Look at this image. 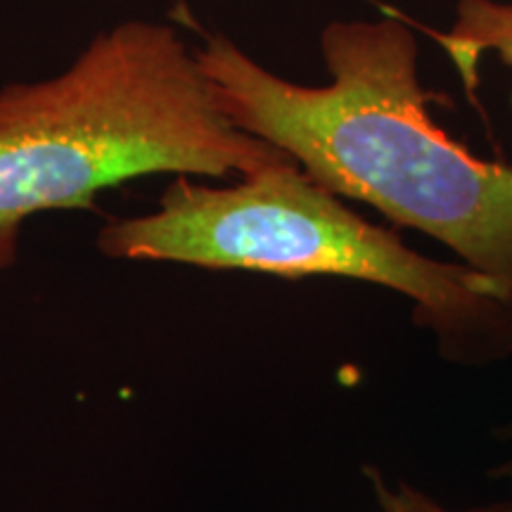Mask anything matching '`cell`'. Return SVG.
Instances as JSON below:
<instances>
[{
    "mask_svg": "<svg viewBox=\"0 0 512 512\" xmlns=\"http://www.w3.org/2000/svg\"><path fill=\"white\" fill-rule=\"evenodd\" d=\"M366 477L380 512H512V501H494L470 508H448L446 503L418 489L406 479L389 482L377 467H366Z\"/></svg>",
    "mask_w": 512,
    "mask_h": 512,
    "instance_id": "cell-5",
    "label": "cell"
},
{
    "mask_svg": "<svg viewBox=\"0 0 512 512\" xmlns=\"http://www.w3.org/2000/svg\"><path fill=\"white\" fill-rule=\"evenodd\" d=\"M95 247L107 259L373 283L413 304L415 325L453 366L489 368L512 358V309L486 275L418 254L294 159L223 188L176 176L155 211L110 219Z\"/></svg>",
    "mask_w": 512,
    "mask_h": 512,
    "instance_id": "cell-3",
    "label": "cell"
},
{
    "mask_svg": "<svg viewBox=\"0 0 512 512\" xmlns=\"http://www.w3.org/2000/svg\"><path fill=\"white\" fill-rule=\"evenodd\" d=\"M328 86L268 72L226 36L197 50L221 110L339 197L415 228L486 275L512 309V166L486 162L434 124L418 43L396 19L332 22Z\"/></svg>",
    "mask_w": 512,
    "mask_h": 512,
    "instance_id": "cell-1",
    "label": "cell"
},
{
    "mask_svg": "<svg viewBox=\"0 0 512 512\" xmlns=\"http://www.w3.org/2000/svg\"><path fill=\"white\" fill-rule=\"evenodd\" d=\"M285 159L226 117L174 27L126 19L64 72L0 88V273L31 216L98 211L102 190L143 176L245 178Z\"/></svg>",
    "mask_w": 512,
    "mask_h": 512,
    "instance_id": "cell-2",
    "label": "cell"
},
{
    "mask_svg": "<svg viewBox=\"0 0 512 512\" xmlns=\"http://www.w3.org/2000/svg\"><path fill=\"white\" fill-rule=\"evenodd\" d=\"M437 41L451 55L467 91L477 88V67L484 53H496L512 67V3L458 0L456 22Z\"/></svg>",
    "mask_w": 512,
    "mask_h": 512,
    "instance_id": "cell-4",
    "label": "cell"
},
{
    "mask_svg": "<svg viewBox=\"0 0 512 512\" xmlns=\"http://www.w3.org/2000/svg\"><path fill=\"white\" fill-rule=\"evenodd\" d=\"M498 437H501L503 441H508V444H512V422H508V425L498 430ZM494 477H498V479H508V482H512V456H510L508 460H505V463H503L501 467H496Z\"/></svg>",
    "mask_w": 512,
    "mask_h": 512,
    "instance_id": "cell-6",
    "label": "cell"
}]
</instances>
